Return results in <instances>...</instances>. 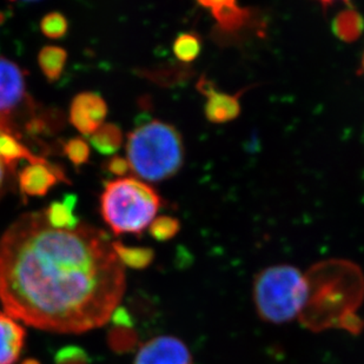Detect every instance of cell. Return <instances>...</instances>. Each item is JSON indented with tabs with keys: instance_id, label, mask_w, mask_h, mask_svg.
I'll return each mask as SVG.
<instances>
[{
	"instance_id": "obj_8",
	"label": "cell",
	"mask_w": 364,
	"mask_h": 364,
	"mask_svg": "<svg viewBox=\"0 0 364 364\" xmlns=\"http://www.w3.org/2000/svg\"><path fill=\"white\" fill-rule=\"evenodd\" d=\"M62 168L50 162L28 164L18 175L19 189L24 197H44L59 182L70 183Z\"/></svg>"
},
{
	"instance_id": "obj_4",
	"label": "cell",
	"mask_w": 364,
	"mask_h": 364,
	"mask_svg": "<svg viewBox=\"0 0 364 364\" xmlns=\"http://www.w3.org/2000/svg\"><path fill=\"white\" fill-rule=\"evenodd\" d=\"M309 296V281L292 265H272L255 279V306L262 320L269 323L283 324L295 320L306 306Z\"/></svg>"
},
{
	"instance_id": "obj_13",
	"label": "cell",
	"mask_w": 364,
	"mask_h": 364,
	"mask_svg": "<svg viewBox=\"0 0 364 364\" xmlns=\"http://www.w3.org/2000/svg\"><path fill=\"white\" fill-rule=\"evenodd\" d=\"M202 5L209 9L220 28L225 31L241 28L250 18V12L238 6L235 1H206Z\"/></svg>"
},
{
	"instance_id": "obj_25",
	"label": "cell",
	"mask_w": 364,
	"mask_h": 364,
	"mask_svg": "<svg viewBox=\"0 0 364 364\" xmlns=\"http://www.w3.org/2000/svg\"><path fill=\"white\" fill-rule=\"evenodd\" d=\"M0 132H6V134H14V136H17L18 138H23L21 132L16 129L14 124H11L10 122L4 121V119H0Z\"/></svg>"
},
{
	"instance_id": "obj_19",
	"label": "cell",
	"mask_w": 364,
	"mask_h": 364,
	"mask_svg": "<svg viewBox=\"0 0 364 364\" xmlns=\"http://www.w3.org/2000/svg\"><path fill=\"white\" fill-rule=\"evenodd\" d=\"M202 44L196 35L182 33L173 41V53L184 63L193 62L200 55Z\"/></svg>"
},
{
	"instance_id": "obj_23",
	"label": "cell",
	"mask_w": 364,
	"mask_h": 364,
	"mask_svg": "<svg viewBox=\"0 0 364 364\" xmlns=\"http://www.w3.org/2000/svg\"><path fill=\"white\" fill-rule=\"evenodd\" d=\"M91 360L85 349L78 346H66L55 355V364H90Z\"/></svg>"
},
{
	"instance_id": "obj_9",
	"label": "cell",
	"mask_w": 364,
	"mask_h": 364,
	"mask_svg": "<svg viewBox=\"0 0 364 364\" xmlns=\"http://www.w3.org/2000/svg\"><path fill=\"white\" fill-rule=\"evenodd\" d=\"M203 92L205 93L206 103L204 111L208 121L222 124L234 121L241 114L240 95H229L213 89L206 80L200 82Z\"/></svg>"
},
{
	"instance_id": "obj_10",
	"label": "cell",
	"mask_w": 364,
	"mask_h": 364,
	"mask_svg": "<svg viewBox=\"0 0 364 364\" xmlns=\"http://www.w3.org/2000/svg\"><path fill=\"white\" fill-rule=\"evenodd\" d=\"M26 331L18 321L0 313V364H16L24 350Z\"/></svg>"
},
{
	"instance_id": "obj_28",
	"label": "cell",
	"mask_w": 364,
	"mask_h": 364,
	"mask_svg": "<svg viewBox=\"0 0 364 364\" xmlns=\"http://www.w3.org/2000/svg\"><path fill=\"white\" fill-rule=\"evenodd\" d=\"M363 69H364V57H363Z\"/></svg>"
},
{
	"instance_id": "obj_20",
	"label": "cell",
	"mask_w": 364,
	"mask_h": 364,
	"mask_svg": "<svg viewBox=\"0 0 364 364\" xmlns=\"http://www.w3.org/2000/svg\"><path fill=\"white\" fill-rule=\"evenodd\" d=\"M41 30L48 38H63L69 31V23L64 14L60 12H50L45 14L41 21Z\"/></svg>"
},
{
	"instance_id": "obj_1",
	"label": "cell",
	"mask_w": 364,
	"mask_h": 364,
	"mask_svg": "<svg viewBox=\"0 0 364 364\" xmlns=\"http://www.w3.org/2000/svg\"><path fill=\"white\" fill-rule=\"evenodd\" d=\"M127 288L125 268L107 232L50 227L21 215L0 238V304L43 331L86 333L109 323Z\"/></svg>"
},
{
	"instance_id": "obj_11",
	"label": "cell",
	"mask_w": 364,
	"mask_h": 364,
	"mask_svg": "<svg viewBox=\"0 0 364 364\" xmlns=\"http://www.w3.org/2000/svg\"><path fill=\"white\" fill-rule=\"evenodd\" d=\"M77 200V195L69 193L63 197L62 200L50 203L44 213H41L46 223L58 230H75L80 227V218L75 213Z\"/></svg>"
},
{
	"instance_id": "obj_3",
	"label": "cell",
	"mask_w": 364,
	"mask_h": 364,
	"mask_svg": "<svg viewBox=\"0 0 364 364\" xmlns=\"http://www.w3.org/2000/svg\"><path fill=\"white\" fill-rule=\"evenodd\" d=\"M161 205L162 200L152 186L129 177L107 182L100 196V213L116 236L141 235Z\"/></svg>"
},
{
	"instance_id": "obj_21",
	"label": "cell",
	"mask_w": 364,
	"mask_h": 364,
	"mask_svg": "<svg viewBox=\"0 0 364 364\" xmlns=\"http://www.w3.org/2000/svg\"><path fill=\"white\" fill-rule=\"evenodd\" d=\"M181 229L178 220L171 216L156 217L149 227V231L156 241L165 242L175 237Z\"/></svg>"
},
{
	"instance_id": "obj_18",
	"label": "cell",
	"mask_w": 364,
	"mask_h": 364,
	"mask_svg": "<svg viewBox=\"0 0 364 364\" xmlns=\"http://www.w3.org/2000/svg\"><path fill=\"white\" fill-rule=\"evenodd\" d=\"M138 343V335L132 328L114 326L107 333V344L117 354L134 350Z\"/></svg>"
},
{
	"instance_id": "obj_17",
	"label": "cell",
	"mask_w": 364,
	"mask_h": 364,
	"mask_svg": "<svg viewBox=\"0 0 364 364\" xmlns=\"http://www.w3.org/2000/svg\"><path fill=\"white\" fill-rule=\"evenodd\" d=\"M333 32L342 41H351L358 39L363 31L364 21L361 14L348 9L341 12L333 24Z\"/></svg>"
},
{
	"instance_id": "obj_26",
	"label": "cell",
	"mask_w": 364,
	"mask_h": 364,
	"mask_svg": "<svg viewBox=\"0 0 364 364\" xmlns=\"http://www.w3.org/2000/svg\"><path fill=\"white\" fill-rule=\"evenodd\" d=\"M5 170H6V166L0 161V189L3 188L4 181H5Z\"/></svg>"
},
{
	"instance_id": "obj_12",
	"label": "cell",
	"mask_w": 364,
	"mask_h": 364,
	"mask_svg": "<svg viewBox=\"0 0 364 364\" xmlns=\"http://www.w3.org/2000/svg\"><path fill=\"white\" fill-rule=\"evenodd\" d=\"M0 161L10 170H14L21 161H28L30 164L48 162L41 156L35 155L21 138L6 132H0Z\"/></svg>"
},
{
	"instance_id": "obj_15",
	"label": "cell",
	"mask_w": 364,
	"mask_h": 364,
	"mask_svg": "<svg viewBox=\"0 0 364 364\" xmlns=\"http://www.w3.org/2000/svg\"><path fill=\"white\" fill-rule=\"evenodd\" d=\"M90 143L102 155H114L121 149L123 132L116 124L104 123L95 134L90 136Z\"/></svg>"
},
{
	"instance_id": "obj_2",
	"label": "cell",
	"mask_w": 364,
	"mask_h": 364,
	"mask_svg": "<svg viewBox=\"0 0 364 364\" xmlns=\"http://www.w3.org/2000/svg\"><path fill=\"white\" fill-rule=\"evenodd\" d=\"M127 157L131 170L138 177L148 182H161L182 168V136L175 127L164 122L141 124L127 134Z\"/></svg>"
},
{
	"instance_id": "obj_14",
	"label": "cell",
	"mask_w": 364,
	"mask_h": 364,
	"mask_svg": "<svg viewBox=\"0 0 364 364\" xmlns=\"http://www.w3.org/2000/svg\"><path fill=\"white\" fill-rule=\"evenodd\" d=\"M68 60L65 48L55 45H48L38 53V65L41 73L50 82H55L62 77Z\"/></svg>"
},
{
	"instance_id": "obj_27",
	"label": "cell",
	"mask_w": 364,
	"mask_h": 364,
	"mask_svg": "<svg viewBox=\"0 0 364 364\" xmlns=\"http://www.w3.org/2000/svg\"><path fill=\"white\" fill-rule=\"evenodd\" d=\"M21 364H41L38 360H36V358H26L24 361L21 362Z\"/></svg>"
},
{
	"instance_id": "obj_24",
	"label": "cell",
	"mask_w": 364,
	"mask_h": 364,
	"mask_svg": "<svg viewBox=\"0 0 364 364\" xmlns=\"http://www.w3.org/2000/svg\"><path fill=\"white\" fill-rule=\"evenodd\" d=\"M104 168L107 172H110L111 175L117 176V177H123L131 170L127 159H123L121 156H112L111 159H107L104 164Z\"/></svg>"
},
{
	"instance_id": "obj_6",
	"label": "cell",
	"mask_w": 364,
	"mask_h": 364,
	"mask_svg": "<svg viewBox=\"0 0 364 364\" xmlns=\"http://www.w3.org/2000/svg\"><path fill=\"white\" fill-rule=\"evenodd\" d=\"M134 364H193L189 348L173 336H159L138 348Z\"/></svg>"
},
{
	"instance_id": "obj_22",
	"label": "cell",
	"mask_w": 364,
	"mask_h": 364,
	"mask_svg": "<svg viewBox=\"0 0 364 364\" xmlns=\"http://www.w3.org/2000/svg\"><path fill=\"white\" fill-rule=\"evenodd\" d=\"M63 151L76 168L86 164L90 159L89 144L80 137L70 138L66 141Z\"/></svg>"
},
{
	"instance_id": "obj_16",
	"label": "cell",
	"mask_w": 364,
	"mask_h": 364,
	"mask_svg": "<svg viewBox=\"0 0 364 364\" xmlns=\"http://www.w3.org/2000/svg\"><path fill=\"white\" fill-rule=\"evenodd\" d=\"M112 247L122 264L132 269L146 268L155 257V252L150 247H127L121 242H112Z\"/></svg>"
},
{
	"instance_id": "obj_7",
	"label": "cell",
	"mask_w": 364,
	"mask_h": 364,
	"mask_svg": "<svg viewBox=\"0 0 364 364\" xmlns=\"http://www.w3.org/2000/svg\"><path fill=\"white\" fill-rule=\"evenodd\" d=\"M107 105L103 97L95 92H82L73 100L70 107V123L80 134L91 136L105 121Z\"/></svg>"
},
{
	"instance_id": "obj_5",
	"label": "cell",
	"mask_w": 364,
	"mask_h": 364,
	"mask_svg": "<svg viewBox=\"0 0 364 364\" xmlns=\"http://www.w3.org/2000/svg\"><path fill=\"white\" fill-rule=\"evenodd\" d=\"M25 77L21 66L0 55V119L14 124L21 134L19 118H25L28 131L32 122L39 117L36 103L26 91Z\"/></svg>"
}]
</instances>
